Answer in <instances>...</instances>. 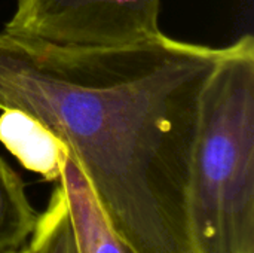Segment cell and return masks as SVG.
<instances>
[{
	"mask_svg": "<svg viewBox=\"0 0 254 253\" xmlns=\"http://www.w3.org/2000/svg\"><path fill=\"white\" fill-rule=\"evenodd\" d=\"M162 31L119 46L0 31V110L43 124L76 157L134 253H198L189 218L201 91L223 57Z\"/></svg>",
	"mask_w": 254,
	"mask_h": 253,
	"instance_id": "obj_1",
	"label": "cell"
},
{
	"mask_svg": "<svg viewBox=\"0 0 254 253\" xmlns=\"http://www.w3.org/2000/svg\"><path fill=\"white\" fill-rule=\"evenodd\" d=\"M189 218L198 253H254V39L228 45L198 104Z\"/></svg>",
	"mask_w": 254,
	"mask_h": 253,
	"instance_id": "obj_2",
	"label": "cell"
},
{
	"mask_svg": "<svg viewBox=\"0 0 254 253\" xmlns=\"http://www.w3.org/2000/svg\"><path fill=\"white\" fill-rule=\"evenodd\" d=\"M161 0H16L6 31L60 45L119 46L152 39Z\"/></svg>",
	"mask_w": 254,
	"mask_h": 253,
	"instance_id": "obj_3",
	"label": "cell"
},
{
	"mask_svg": "<svg viewBox=\"0 0 254 253\" xmlns=\"http://www.w3.org/2000/svg\"><path fill=\"white\" fill-rule=\"evenodd\" d=\"M55 183L63 191L79 253H134L110 227L79 161L64 143Z\"/></svg>",
	"mask_w": 254,
	"mask_h": 253,
	"instance_id": "obj_4",
	"label": "cell"
},
{
	"mask_svg": "<svg viewBox=\"0 0 254 253\" xmlns=\"http://www.w3.org/2000/svg\"><path fill=\"white\" fill-rule=\"evenodd\" d=\"M0 142L27 170L48 182L60 176L63 142L43 124L21 110H1Z\"/></svg>",
	"mask_w": 254,
	"mask_h": 253,
	"instance_id": "obj_5",
	"label": "cell"
},
{
	"mask_svg": "<svg viewBox=\"0 0 254 253\" xmlns=\"http://www.w3.org/2000/svg\"><path fill=\"white\" fill-rule=\"evenodd\" d=\"M37 218L22 177L0 158V253L21 249L30 240Z\"/></svg>",
	"mask_w": 254,
	"mask_h": 253,
	"instance_id": "obj_6",
	"label": "cell"
},
{
	"mask_svg": "<svg viewBox=\"0 0 254 253\" xmlns=\"http://www.w3.org/2000/svg\"><path fill=\"white\" fill-rule=\"evenodd\" d=\"M28 253H79L63 191L55 185L25 246Z\"/></svg>",
	"mask_w": 254,
	"mask_h": 253,
	"instance_id": "obj_7",
	"label": "cell"
},
{
	"mask_svg": "<svg viewBox=\"0 0 254 253\" xmlns=\"http://www.w3.org/2000/svg\"><path fill=\"white\" fill-rule=\"evenodd\" d=\"M4 253H28V251H27V248H21V249H18V251H10V252Z\"/></svg>",
	"mask_w": 254,
	"mask_h": 253,
	"instance_id": "obj_8",
	"label": "cell"
}]
</instances>
